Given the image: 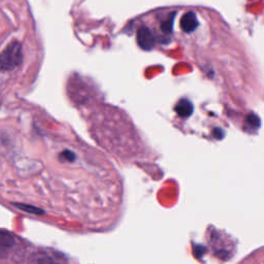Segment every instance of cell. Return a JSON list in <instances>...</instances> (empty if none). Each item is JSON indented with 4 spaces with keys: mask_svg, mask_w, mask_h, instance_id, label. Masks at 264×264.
Segmentation results:
<instances>
[{
    "mask_svg": "<svg viewBox=\"0 0 264 264\" xmlns=\"http://www.w3.org/2000/svg\"><path fill=\"white\" fill-rule=\"evenodd\" d=\"M136 41H138L140 48L144 51H151L155 47V42H156L153 32L145 26H142L138 30Z\"/></svg>",
    "mask_w": 264,
    "mask_h": 264,
    "instance_id": "cell-3",
    "label": "cell"
},
{
    "mask_svg": "<svg viewBox=\"0 0 264 264\" xmlns=\"http://www.w3.org/2000/svg\"><path fill=\"white\" fill-rule=\"evenodd\" d=\"M193 104L188 99H181L177 103L175 111L181 118H189L193 113Z\"/></svg>",
    "mask_w": 264,
    "mask_h": 264,
    "instance_id": "cell-5",
    "label": "cell"
},
{
    "mask_svg": "<svg viewBox=\"0 0 264 264\" xmlns=\"http://www.w3.org/2000/svg\"><path fill=\"white\" fill-rule=\"evenodd\" d=\"M223 135H224V132L222 129L220 128H215L214 130V138L217 139V140H222L223 139Z\"/></svg>",
    "mask_w": 264,
    "mask_h": 264,
    "instance_id": "cell-10",
    "label": "cell"
},
{
    "mask_svg": "<svg viewBox=\"0 0 264 264\" xmlns=\"http://www.w3.org/2000/svg\"><path fill=\"white\" fill-rule=\"evenodd\" d=\"M21 254V243L13 233L0 230V262L12 261Z\"/></svg>",
    "mask_w": 264,
    "mask_h": 264,
    "instance_id": "cell-1",
    "label": "cell"
},
{
    "mask_svg": "<svg viewBox=\"0 0 264 264\" xmlns=\"http://www.w3.org/2000/svg\"><path fill=\"white\" fill-rule=\"evenodd\" d=\"M176 14H170L166 19L161 23V30L165 34H169L172 32V24H174Z\"/></svg>",
    "mask_w": 264,
    "mask_h": 264,
    "instance_id": "cell-7",
    "label": "cell"
},
{
    "mask_svg": "<svg viewBox=\"0 0 264 264\" xmlns=\"http://www.w3.org/2000/svg\"><path fill=\"white\" fill-rule=\"evenodd\" d=\"M22 60V45L20 42L13 41L0 54V70H13L21 64Z\"/></svg>",
    "mask_w": 264,
    "mask_h": 264,
    "instance_id": "cell-2",
    "label": "cell"
},
{
    "mask_svg": "<svg viewBox=\"0 0 264 264\" xmlns=\"http://www.w3.org/2000/svg\"><path fill=\"white\" fill-rule=\"evenodd\" d=\"M204 252H205V249H204V247H203V245H194V255H195V257H202V256H203V254H204Z\"/></svg>",
    "mask_w": 264,
    "mask_h": 264,
    "instance_id": "cell-9",
    "label": "cell"
},
{
    "mask_svg": "<svg viewBox=\"0 0 264 264\" xmlns=\"http://www.w3.org/2000/svg\"><path fill=\"white\" fill-rule=\"evenodd\" d=\"M247 122L252 127V128H258V127L260 126V124H261L259 118L256 115H253V114L248 116Z\"/></svg>",
    "mask_w": 264,
    "mask_h": 264,
    "instance_id": "cell-8",
    "label": "cell"
},
{
    "mask_svg": "<svg viewBox=\"0 0 264 264\" xmlns=\"http://www.w3.org/2000/svg\"><path fill=\"white\" fill-rule=\"evenodd\" d=\"M29 263L30 264H57V261L53 257V255H50L47 252H38L32 255Z\"/></svg>",
    "mask_w": 264,
    "mask_h": 264,
    "instance_id": "cell-6",
    "label": "cell"
},
{
    "mask_svg": "<svg viewBox=\"0 0 264 264\" xmlns=\"http://www.w3.org/2000/svg\"><path fill=\"white\" fill-rule=\"evenodd\" d=\"M181 28L184 32L190 33L193 32L198 27V20L197 17L193 12L186 13L181 19Z\"/></svg>",
    "mask_w": 264,
    "mask_h": 264,
    "instance_id": "cell-4",
    "label": "cell"
},
{
    "mask_svg": "<svg viewBox=\"0 0 264 264\" xmlns=\"http://www.w3.org/2000/svg\"><path fill=\"white\" fill-rule=\"evenodd\" d=\"M0 103H1V97H0Z\"/></svg>",
    "mask_w": 264,
    "mask_h": 264,
    "instance_id": "cell-12",
    "label": "cell"
},
{
    "mask_svg": "<svg viewBox=\"0 0 264 264\" xmlns=\"http://www.w3.org/2000/svg\"><path fill=\"white\" fill-rule=\"evenodd\" d=\"M62 156L64 157V158H66L68 161H71V160H74V159L76 158V156L74 155V153L69 152V151H65L64 153L62 154Z\"/></svg>",
    "mask_w": 264,
    "mask_h": 264,
    "instance_id": "cell-11",
    "label": "cell"
}]
</instances>
